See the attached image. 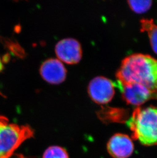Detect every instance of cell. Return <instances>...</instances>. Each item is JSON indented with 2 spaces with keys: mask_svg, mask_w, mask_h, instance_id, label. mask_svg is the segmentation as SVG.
<instances>
[{
  "mask_svg": "<svg viewBox=\"0 0 157 158\" xmlns=\"http://www.w3.org/2000/svg\"><path fill=\"white\" fill-rule=\"evenodd\" d=\"M116 76L120 82L139 83L157 90V60L141 53L129 55L122 61Z\"/></svg>",
  "mask_w": 157,
  "mask_h": 158,
  "instance_id": "6da1fadb",
  "label": "cell"
},
{
  "mask_svg": "<svg viewBox=\"0 0 157 158\" xmlns=\"http://www.w3.org/2000/svg\"><path fill=\"white\" fill-rule=\"evenodd\" d=\"M126 123L134 139L145 146L157 144V106L136 107Z\"/></svg>",
  "mask_w": 157,
  "mask_h": 158,
  "instance_id": "7a4b0ae2",
  "label": "cell"
},
{
  "mask_svg": "<svg viewBox=\"0 0 157 158\" xmlns=\"http://www.w3.org/2000/svg\"><path fill=\"white\" fill-rule=\"evenodd\" d=\"M34 135L29 125L0 124V158H10L19 146Z\"/></svg>",
  "mask_w": 157,
  "mask_h": 158,
  "instance_id": "3957f363",
  "label": "cell"
},
{
  "mask_svg": "<svg viewBox=\"0 0 157 158\" xmlns=\"http://www.w3.org/2000/svg\"><path fill=\"white\" fill-rule=\"evenodd\" d=\"M114 85L119 88L123 99L129 105L139 107L148 100H157V90L150 89L142 84L117 81Z\"/></svg>",
  "mask_w": 157,
  "mask_h": 158,
  "instance_id": "277c9868",
  "label": "cell"
},
{
  "mask_svg": "<svg viewBox=\"0 0 157 158\" xmlns=\"http://www.w3.org/2000/svg\"><path fill=\"white\" fill-rule=\"evenodd\" d=\"M88 92L95 103L106 104L112 99L115 94L114 83L107 78L96 77L89 83Z\"/></svg>",
  "mask_w": 157,
  "mask_h": 158,
  "instance_id": "5b68a950",
  "label": "cell"
},
{
  "mask_svg": "<svg viewBox=\"0 0 157 158\" xmlns=\"http://www.w3.org/2000/svg\"><path fill=\"white\" fill-rule=\"evenodd\" d=\"M55 52L59 60L67 64L78 63L82 55L80 44L71 38L63 39L58 42L55 47Z\"/></svg>",
  "mask_w": 157,
  "mask_h": 158,
  "instance_id": "8992f818",
  "label": "cell"
},
{
  "mask_svg": "<svg viewBox=\"0 0 157 158\" xmlns=\"http://www.w3.org/2000/svg\"><path fill=\"white\" fill-rule=\"evenodd\" d=\"M133 143L127 135L116 134L108 142L107 149L113 158H127L133 152Z\"/></svg>",
  "mask_w": 157,
  "mask_h": 158,
  "instance_id": "52a82bcc",
  "label": "cell"
},
{
  "mask_svg": "<svg viewBox=\"0 0 157 158\" xmlns=\"http://www.w3.org/2000/svg\"><path fill=\"white\" fill-rule=\"evenodd\" d=\"M40 71L42 77L52 84H60L66 76V70L62 63L54 58L45 61L41 66Z\"/></svg>",
  "mask_w": 157,
  "mask_h": 158,
  "instance_id": "ba28073f",
  "label": "cell"
},
{
  "mask_svg": "<svg viewBox=\"0 0 157 158\" xmlns=\"http://www.w3.org/2000/svg\"><path fill=\"white\" fill-rule=\"evenodd\" d=\"M142 32L147 33L151 47L155 52L157 54V25L152 19H143L140 20Z\"/></svg>",
  "mask_w": 157,
  "mask_h": 158,
  "instance_id": "9c48e42d",
  "label": "cell"
},
{
  "mask_svg": "<svg viewBox=\"0 0 157 158\" xmlns=\"http://www.w3.org/2000/svg\"><path fill=\"white\" fill-rule=\"evenodd\" d=\"M42 158H69L66 150L61 146H50L45 151Z\"/></svg>",
  "mask_w": 157,
  "mask_h": 158,
  "instance_id": "30bf717a",
  "label": "cell"
},
{
  "mask_svg": "<svg viewBox=\"0 0 157 158\" xmlns=\"http://www.w3.org/2000/svg\"><path fill=\"white\" fill-rule=\"evenodd\" d=\"M127 3L131 8L134 12L141 14L146 12L150 9L152 5V1L150 0L145 1H128Z\"/></svg>",
  "mask_w": 157,
  "mask_h": 158,
  "instance_id": "8fae6325",
  "label": "cell"
},
{
  "mask_svg": "<svg viewBox=\"0 0 157 158\" xmlns=\"http://www.w3.org/2000/svg\"><path fill=\"white\" fill-rule=\"evenodd\" d=\"M8 123V119L4 117L0 116V124H6Z\"/></svg>",
  "mask_w": 157,
  "mask_h": 158,
  "instance_id": "7c38bea8",
  "label": "cell"
},
{
  "mask_svg": "<svg viewBox=\"0 0 157 158\" xmlns=\"http://www.w3.org/2000/svg\"><path fill=\"white\" fill-rule=\"evenodd\" d=\"M3 69V64L2 63L1 60V58H0V72Z\"/></svg>",
  "mask_w": 157,
  "mask_h": 158,
  "instance_id": "4fadbf2b",
  "label": "cell"
}]
</instances>
